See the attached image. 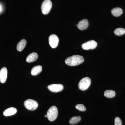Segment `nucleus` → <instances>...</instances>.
Here are the masks:
<instances>
[{
    "label": "nucleus",
    "instance_id": "nucleus-20",
    "mask_svg": "<svg viewBox=\"0 0 125 125\" xmlns=\"http://www.w3.org/2000/svg\"><path fill=\"white\" fill-rule=\"evenodd\" d=\"M115 125H122V121L120 118L118 117H116L114 120Z\"/></svg>",
    "mask_w": 125,
    "mask_h": 125
},
{
    "label": "nucleus",
    "instance_id": "nucleus-10",
    "mask_svg": "<svg viewBox=\"0 0 125 125\" xmlns=\"http://www.w3.org/2000/svg\"><path fill=\"white\" fill-rule=\"evenodd\" d=\"M77 25V27L79 29L81 30H84L87 29L88 27V21L87 19H84L80 21Z\"/></svg>",
    "mask_w": 125,
    "mask_h": 125
},
{
    "label": "nucleus",
    "instance_id": "nucleus-15",
    "mask_svg": "<svg viewBox=\"0 0 125 125\" xmlns=\"http://www.w3.org/2000/svg\"><path fill=\"white\" fill-rule=\"evenodd\" d=\"M111 13L114 16L118 17L121 15L123 13V10L120 8L116 7L112 10Z\"/></svg>",
    "mask_w": 125,
    "mask_h": 125
},
{
    "label": "nucleus",
    "instance_id": "nucleus-22",
    "mask_svg": "<svg viewBox=\"0 0 125 125\" xmlns=\"http://www.w3.org/2000/svg\"><path fill=\"white\" fill-rule=\"evenodd\" d=\"M45 117H47V114H46V115H45Z\"/></svg>",
    "mask_w": 125,
    "mask_h": 125
},
{
    "label": "nucleus",
    "instance_id": "nucleus-18",
    "mask_svg": "<svg viewBox=\"0 0 125 125\" xmlns=\"http://www.w3.org/2000/svg\"><path fill=\"white\" fill-rule=\"evenodd\" d=\"M81 118L80 116H75L72 117L69 121L70 124L74 125L78 123L81 120Z\"/></svg>",
    "mask_w": 125,
    "mask_h": 125
},
{
    "label": "nucleus",
    "instance_id": "nucleus-6",
    "mask_svg": "<svg viewBox=\"0 0 125 125\" xmlns=\"http://www.w3.org/2000/svg\"><path fill=\"white\" fill-rule=\"evenodd\" d=\"M97 44L96 41L94 40H90L82 45V48L84 50L94 49L97 46Z\"/></svg>",
    "mask_w": 125,
    "mask_h": 125
},
{
    "label": "nucleus",
    "instance_id": "nucleus-13",
    "mask_svg": "<svg viewBox=\"0 0 125 125\" xmlns=\"http://www.w3.org/2000/svg\"><path fill=\"white\" fill-rule=\"evenodd\" d=\"M42 71V67L41 66L37 65L34 67L31 71V74L34 76L38 75Z\"/></svg>",
    "mask_w": 125,
    "mask_h": 125
},
{
    "label": "nucleus",
    "instance_id": "nucleus-1",
    "mask_svg": "<svg viewBox=\"0 0 125 125\" xmlns=\"http://www.w3.org/2000/svg\"><path fill=\"white\" fill-rule=\"evenodd\" d=\"M84 61L83 56L79 55H75L69 57L65 60V62L70 66H75L80 64Z\"/></svg>",
    "mask_w": 125,
    "mask_h": 125
},
{
    "label": "nucleus",
    "instance_id": "nucleus-19",
    "mask_svg": "<svg viewBox=\"0 0 125 125\" xmlns=\"http://www.w3.org/2000/svg\"><path fill=\"white\" fill-rule=\"evenodd\" d=\"M75 107L76 109L80 111H85L86 110V107L85 106L82 104H77L76 105Z\"/></svg>",
    "mask_w": 125,
    "mask_h": 125
},
{
    "label": "nucleus",
    "instance_id": "nucleus-5",
    "mask_svg": "<svg viewBox=\"0 0 125 125\" xmlns=\"http://www.w3.org/2000/svg\"><path fill=\"white\" fill-rule=\"evenodd\" d=\"M25 107L27 109L31 111H34L38 107V104L36 101L31 99H27L24 102Z\"/></svg>",
    "mask_w": 125,
    "mask_h": 125
},
{
    "label": "nucleus",
    "instance_id": "nucleus-3",
    "mask_svg": "<svg viewBox=\"0 0 125 125\" xmlns=\"http://www.w3.org/2000/svg\"><path fill=\"white\" fill-rule=\"evenodd\" d=\"M91 80L88 77H85L81 80L78 84L79 88L81 90H86L91 84Z\"/></svg>",
    "mask_w": 125,
    "mask_h": 125
},
{
    "label": "nucleus",
    "instance_id": "nucleus-11",
    "mask_svg": "<svg viewBox=\"0 0 125 125\" xmlns=\"http://www.w3.org/2000/svg\"><path fill=\"white\" fill-rule=\"evenodd\" d=\"M17 109L14 107H10L5 110L3 114L5 116L13 115L17 112Z\"/></svg>",
    "mask_w": 125,
    "mask_h": 125
},
{
    "label": "nucleus",
    "instance_id": "nucleus-21",
    "mask_svg": "<svg viewBox=\"0 0 125 125\" xmlns=\"http://www.w3.org/2000/svg\"><path fill=\"white\" fill-rule=\"evenodd\" d=\"M1 10H2V7H1V6L0 5V12L1 11Z\"/></svg>",
    "mask_w": 125,
    "mask_h": 125
},
{
    "label": "nucleus",
    "instance_id": "nucleus-4",
    "mask_svg": "<svg viewBox=\"0 0 125 125\" xmlns=\"http://www.w3.org/2000/svg\"><path fill=\"white\" fill-rule=\"evenodd\" d=\"M52 2L50 0H45L41 5V10L43 14L47 15L49 13L52 7Z\"/></svg>",
    "mask_w": 125,
    "mask_h": 125
},
{
    "label": "nucleus",
    "instance_id": "nucleus-17",
    "mask_svg": "<svg viewBox=\"0 0 125 125\" xmlns=\"http://www.w3.org/2000/svg\"><path fill=\"white\" fill-rule=\"evenodd\" d=\"M114 33L117 36H122V35L125 34V30L123 28H117L114 31Z\"/></svg>",
    "mask_w": 125,
    "mask_h": 125
},
{
    "label": "nucleus",
    "instance_id": "nucleus-9",
    "mask_svg": "<svg viewBox=\"0 0 125 125\" xmlns=\"http://www.w3.org/2000/svg\"><path fill=\"white\" fill-rule=\"evenodd\" d=\"M7 70L5 67H3L0 71V81L1 83H4L7 79Z\"/></svg>",
    "mask_w": 125,
    "mask_h": 125
},
{
    "label": "nucleus",
    "instance_id": "nucleus-16",
    "mask_svg": "<svg viewBox=\"0 0 125 125\" xmlns=\"http://www.w3.org/2000/svg\"><path fill=\"white\" fill-rule=\"evenodd\" d=\"M104 96L106 97L112 98L115 96L116 93L113 90H107L104 92Z\"/></svg>",
    "mask_w": 125,
    "mask_h": 125
},
{
    "label": "nucleus",
    "instance_id": "nucleus-2",
    "mask_svg": "<svg viewBox=\"0 0 125 125\" xmlns=\"http://www.w3.org/2000/svg\"><path fill=\"white\" fill-rule=\"evenodd\" d=\"M58 114V111L55 106L51 107L47 112V117L50 121H53L55 120Z\"/></svg>",
    "mask_w": 125,
    "mask_h": 125
},
{
    "label": "nucleus",
    "instance_id": "nucleus-8",
    "mask_svg": "<svg viewBox=\"0 0 125 125\" xmlns=\"http://www.w3.org/2000/svg\"><path fill=\"white\" fill-rule=\"evenodd\" d=\"M48 88L51 92L57 93L62 91L64 89V86L61 84H52L48 85Z\"/></svg>",
    "mask_w": 125,
    "mask_h": 125
},
{
    "label": "nucleus",
    "instance_id": "nucleus-14",
    "mask_svg": "<svg viewBox=\"0 0 125 125\" xmlns=\"http://www.w3.org/2000/svg\"><path fill=\"white\" fill-rule=\"evenodd\" d=\"M27 42L25 39H22L18 43L17 46V49L18 51H22L27 45Z\"/></svg>",
    "mask_w": 125,
    "mask_h": 125
},
{
    "label": "nucleus",
    "instance_id": "nucleus-12",
    "mask_svg": "<svg viewBox=\"0 0 125 125\" xmlns=\"http://www.w3.org/2000/svg\"><path fill=\"white\" fill-rule=\"evenodd\" d=\"M38 57V54L36 52H33L29 54L26 58V61L28 62H32L37 60Z\"/></svg>",
    "mask_w": 125,
    "mask_h": 125
},
{
    "label": "nucleus",
    "instance_id": "nucleus-7",
    "mask_svg": "<svg viewBox=\"0 0 125 125\" xmlns=\"http://www.w3.org/2000/svg\"><path fill=\"white\" fill-rule=\"evenodd\" d=\"M49 45L52 48H55L58 46L59 43V39L56 35L52 34L49 38Z\"/></svg>",
    "mask_w": 125,
    "mask_h": 125
}]
</instances>
